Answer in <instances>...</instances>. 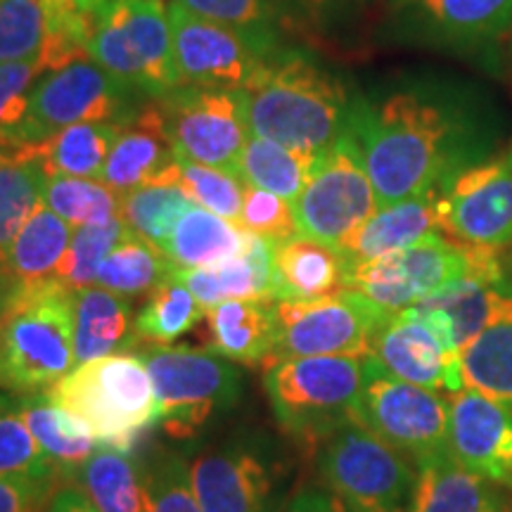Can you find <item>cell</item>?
Segmentation results:
<instances>
[{
    "label": "cell",
    "instance_id": "obj_1",
    "mask_svg": "<svg viewBox=\"0 0 512 512\" xmlns=\"http://www.w3.org/2000/svg\"><path fill=\"white\" fill-rule=\"evenodd\" d=\"M349 133L380 207L427 195L456 174L451 117L415 93H396L377 107H354Z\"/></svg>",
    "mask_w": 512,
    "mask_h": 512
},
{
    "label": "cell",
    "instance_id": "obj_2",
    "mask_svg": "<svg viewBox=\"0 0 512 512\" xmlns=\"http://www.w3.org/2000/svg\"><path fill=\"white\" fill-rule=\"evenodd\" d=\"M233 93L249 136L323 157L349 133L354 107L342 83L306 57H266Z\"/></svg>",
    "mask_w": 512,
    "mask_h": 512
},
{
    "label": "cell",
    "instance_id": "obj_3",
    "mask_svg": "<svg viewBox=\"0 0 512 512\" xmlns=\"http://www.w3.org/2000/svg\"><path fill=\"white\" fill-rule=\"evenodd\" d=\"M74 294L60 280L17 285L0 330V387L38 394L72 373Z\"/></svg>",
    "mask_w": 512,
    "mask_h": 512
},
{
    "label": "cell",
    "instance_id": "obj_4",
    "mask_svg": "<svg viewBox=\"0 0 512 512\" xmlns=\"http://www.w3.org/2000/svg\"><path fill=\"white\" fill-rule=\"evenodd\" d=\"M46 392L93 432L98 446L121 453H131L140 434L157 422L155 389L143 356L126 351L81 363Z\"/></svg>",
    "mask_w": 512,
    "mask_h": 512
},
{
    "label": "cell",
    "instance_id": "obj_5",
    "mask_svg": "<svg viewBox=\"0 0 512 512\" xmlns=\"http://www.w3.org/2000/svg\"><path fill=\"white\" fill-rule=\"evenodd\" d=\"M366 358L306 356L266 368L264 387L275 420L292 437L325 441L356 422Z\"/></svg>",
    "mask_w": 512,
    "mask_h": 512
},
{
    "label": "cell",
    "instance_id": "obj_6",
    "mask_svg": "<svg viewBox=\"0 0 512 512\" xmlns=\"http://www.w3.org/2000/svg\"><path fill=\"white\" fill-rule=\"evenodd\" d=\"M470 273L479 278L505 280L498 249L465 245L437 230L411 247L351 268L347 290L366 294L370 302L396 313L411 309L441 287Z\"/></svg>",
    "mask_w": 512,
    "mask_h": 512
},
{
    "label": "cell",
    "instance_id": "obj_7",
    "mask_svg": "<svg viewBox=\"0 0 512 512\" xmlns=\"http://www.w3.org/2000/svg\"><path fill=\"white\" fill-rule=\"evenodd\" d=\"M88 57L128 88L159 95L181 86L164 0H114L95 19Z\"/></svg>",
    "mask_w": 512,
    "mask_h": 512
},
{
    "label": "cell",
    "instance_id": "obj_8",
    "mask_svg": "<svg viewBox=\"0 0 512 512\" xmlns=\"http://www.w3.org/2000/svg\"><path fill=\"white\" fill-rule=\"evenodd\" d=\"M157 399V422L174 439H190L214 413L235 406L242 375L233 361L214 351L150 347L143 354Z\"/></svg>",
    "mask_w": 512,
    "mask_h": 512
},
{
    "label": "cell",
    "instance_id": "obj_9",
    "mask_svg": "<svg viewBox=\"0 0 512 512\" xmlns=\"http://www.w3.org/2000/svg\"><path fill=\"white\" fill-rule=\"evenodd\" d=\"M320 475L351 512H408L418 484L413 460L361 422H349L325 439Z\"/></svg>",
    "mask_w": 512,
    "mask_h": 512
},
{
    "label": "cell",
    "instance_id": "obj_10",
    "mask_svg": "<svg viewBox=\"0 0 512 512\" xmlns=\"http://www.w3.org/2000/svg\"><path fill=\"white\" fill-rule=\"evenodd\" d=\"M392 311L370 302L366 294L342 290L313 302H273L271 363L306 356L368 358L373 339Z\"/></svg>",
    "mask_w": 512,
    "mask_h": 512
},
{
    "label": "cell",
    "instance_id": "obj_11",
    "mask_svg": "<svg viewBox=\"0 0 512 512\" xmlns=\"http://www.w3.org/2000/svg\"><path fill=\"white\" fill-rule=\"evenodd\" d=\"M356 422L377 434L415 465L448 451V403L439 392L403 382L373 356L366 358V382Z\"/></svg>",
    "mask_w": 512,
    "mask_h": 512
},
{
    "label": "cell",
    "instance_id": "obj_12",
    "mask_svg": "<svg viewBox=\"0 0 512 512\" xmlns=\"http://www.w3.org/2000/svg\"><path fill=\"white\" fill-rule=\"evenodd\" d=\"M377 209L373 183L351 133L320 157L304 192L292 204L297 235L335 249Z\"/></svg>",
    "mask_w": 512,
    "mask_h": 512
},
{
    "label": "cell",
    "instance_id": "obj_13",
    "mask_svg": "<svg viewBox=\"0 0 512 512\" xmlns=\"http://www.w3.org/2000/svg\"><path fill=\"white\" fill-rule=\"evenodd\" d=\"M126 88L91 57L46 74L31 93L29 114L17 131L12 150L43 143L62 128L112 121L121 110Z\"/></svg>",
    "mask_w": 512,
    "mask_h": 512
},
{
    "label": "cell",
    "instance_id": "obj_14",
    "mask_svg": "<svg viewBox=\"0 0 512 512\" xmlns=\"http://www.w3.org/2000/svg\"><path fill=\"white\" fill-rule=\"evenodd\" d=\"M439 228L465 245H512V150L441 183Z\"/></svg>",
    "mask_w": 512,
    "mask_h": 512
},
{
    "label": "cell",
    "instance_id": "obj_15",
    "mask_svg": "<svg viewBox=\"0 0 512 512\" xmlns=\"http://www.w3.org/2000/svg\"><path fill=\"white\" fill-rule=\"evenodd\" d=\"M162 107L178 159L214 166L240 178V159L249 131L233 91L190 88L171 95Z\"/></svg>",
    "mask_w": 512,
    "mask_h": 512
},
{
    "label": "cell",
    "instance_id": "obj_16",
    "mask_svg": "<svg viewBox=\"0 0 512 512\" xmlns=\"http://www.w3.org/2000/svg\"><path fill=\"white\" fill-rule=\"evenodd\" d=\"M174 55L181 83L216 91H238L266 60L240 31L223 27L183 5H169Z\"/></svg>",
    "mask_w": 512,
    "mask_h": 512
},
{
    "label": "cell",
    "instance_id": "obj_17",
    "mask_svg": "<svg viewBox=\"0 0 512 512\" xmlns=\"http://www.w3.org/2000/svg\"><path fill=\"white\" fill-rule=\"evenodd\" d=\"M448 451L472 475L512 489V408L472 387L451 394Z\"/></svg>",
    "mask_w": 512,
    "mask_h": 512
},
{
    "label": "cell",
    "instance_id": "obj_18",
    "mask_svg": "<svg viewBox=\"0 0 512 512\" xmlns=\"http://www.w3.org/2000/svg\"><path fill=\"white\" fill-rule=\"evenodd\" d=\"M370 356L403 382L418 384L432 392L458 394L465 389L460 354L446 349L437 332L413 309L389 316L373 339Z\"/></svg>",
    "mask_w": 512,
    "mask_h": 512
},
{
    "label": "cell",
    "instance_id": "obj_19",
    "mask_svg": "<svg viewBox=\"0 0 512 512\" xmlns=\"http://www.w3.org/2000/svg\"><path fill=\"white\" fill-rule=\"evenodd\" d=\"M192 494L202 512H268L273 477L249 448H221L190 465Z\"/></svg>",
    "mask_w": 512,
    "mask_h": 512
},
{
    "label": "cell",
    "instance_id": "obj_20",
    "mask_svg": "<svg viewBox=\"0 0 512 512\" xmlns=\"http://www.w3.org/2000/svg\"><path fill=\"white\" fill-rule=\"evenodd\" d=\"M508 280L465 275L411 306L437 332L446 349L460 354L501 311Z\"/></svg>",
    "mask_w": 512,
    "mask_h": 512
},
{
    "label": "cell",
    "instance_id": "obj_21",
    "mask_svg": "<svg viewBox=\"0 0 512 512\" xmlns=\"http://www.w3.org/2000/svg\"><path fill=\"white\" fill-rule=\"evenodd\" d=\"M273 249L275 240L247 230V247L242 254L214 266L171 271V275L188 287L207 311L235 299L273 302Z\"/></svg>",
    "mask_w": 512,
    "mask_h": 512
},
{
    "label": "cell",
    "instance_id": "obj_22",
    "mask_svg": "<svg viewBox=\"0 0 512 512\" xmlns=\"http://www.w3.org/2000/svg\"><path fill=\"white\" fill-rule=\"evenodd\" d=\"M174 162L176 152L169 136L164 107H145L136 119L121 124L100 181L124 195L140 185L155 183L162 171Z\"/></svg>",
    "mask_w": 512,
    "mask_h": 512
},
{
    "label": "cell",
    "instance_id": "obj_23",
    "mask_svg": "<svg viewBox=\"0 0 512 512\" xmlns=\"http://www.w3.org/2000/svg\"><path fill=\"white\" fill-rule=\"evenodd\" d=\"M439 230V188L427 195L380 207L358 226L339 252L351 268L399 252Z\"/></svg>",
    "mask_w": 512,
    "mask_h": 512
},
{
    "label": "cell",
    "instance_id": "obj_24",
    "mask_svg": "<svg viewBox=\"0 0 512 512\" xmlns=\"http://www.w3.org/2000/svg\"><path fill=\"white\" fill-rule=\"evenodd\" d=\"M349 266L339 249L292 235L275 240L273 302H313L347 290Z\"/></svg>",
    "mask_w": 512,
    "mask_h": 512
},
{
    "label": "cell",
    "instance_id": "obj_25",
    "mask_svg": "<svg viewBox=\"0 0 512 512\" xmlns=\"http://www.w3.org/2000/svg\"><path fill=\"white\" fill-rule=\"evenodd\" d=\"M128 299L102 287H86L74 294V361H95L121 354L136 344Z\"/></svg>",
    "mask_w": 512,
    "mask_h": 512
},
{
    "label": "cell",
    "instance_id": "obj_26",
    "mask_svg": "<svg viewBox=\"0 0 512 512\" xmlns=\"http://www.w3.org/2000/svg\"><path fill=\"white\" fill-rule=\"evenodd\" d=\"M209 349L242 366L268 363L273 354V302L235 299L207 311Z\"/></svg>",
    "mask_w": 512,
    "mask_h": 512
},
{
    "label": "cell",
    "instance_id": "obj_27",
    "mask_svg": "<svg viewBox=\"0 0 512 512\" xmlns=\"http://www.w3.org/2000/svg\"><path fill=\"white\" fill-rule=\"evenodd\" d=\"M119 128L121 124L117 121H88V124L62 128L43 143L24 145L17 150L36 159L48 178L76 176L100 181Z\"/></svg>",
    "mask_w": 512,
    "mask_h": 512
},
{
    "label": "cell",
    "instance_id": "obj_28",
    "mask_svg": "<svg viewBox=\"0 0 512 512\" xmlns=\"http://www.w3.org/2000/svg\"><path fill=\"white\" fill-rule=\"evenodd\" d=\"M247 230L238 223L221 219L209 209L192 204L176 223L164 247L171 271H192L221 264L245 252Z\"/></svg>",
    "mask_w": 512,
    "mask_h": 512
},
{
    "label": "cell",
    "instance_id": "obj_29",
    "mask_svg": "<svg viewBox=\"0 0 512 512\" xmlns=\"http://www.w3.org/2000/svg\"><path fill=\"white\" fill-rule=\"evenodd\" d=\"M408 512H503L501 496L482 477L467 472L451 453L418 467Z\"/></svg>",
    "mask_w": 512,
    "mask_h": 512
},
{
    "label": "cell",
    "instance_id": "obj_30",
    "mask_svg": "<svg viewBox=\"0 0 512 512\" xmlns=\"http://www.w3.org/2000/svg\"><path fill=\"white\" fill-rule=\"evenodd\" d=\"M17 408L57 472L72 475L81 470L98 448L93 432L76 415L64 411L60 403L50 399L48 392L27 394L17 403Z\"/></svg>",
    "mask_w": 512,
    "mask_h": 512
},
{
    "label": "cell",
    "instance_id": "obj_31",
    "mask_svg": "<svg viewBox=\"0 0 512 512\" xmlns=\"http://www.w3.org/2000/svg\"><path fill=\"white\" fill-rule=\"evenodd\" d=\"M460 361L465 387L512 408V283H505L498 316L460 351Z\"/></svg>",
    "mask_w": 512,
    "mask_h": 512
},
{
    "label": "cell",
    "instance_id": "obj_32",
    "mask_svg": "<svg viewBox=\"0 0 512 512\" xmlns=\"http://www.w3.org/2000/svg\"><path fill=\"white\" fill-rule=\"evenodd\" d=\"M72 238L74 228L43 202L19 230L3 268L17 285L55 280Z\"/></svg>",
    "mask_w": 512,
    "mask_h": 512
},
{
    "label": "cell",
    "instance_id": "obj_33",
    "mask_svg": "<svg viewBox=\"0 0 512 512\" xmlns=\"http://www.w3.org/2000/svg\"><path fill=\"white\" fill-rule=\"evenodd\" d=\"M318 162V155L292 150V147L273 143L268 138L249 136L240 159V178L252 188L273 192L294 204L304 192Z\"/></svg>",
    "mask_w": 512,
    "mask_h": 512
},
{
    "label": "cell",
    "instance_id": "obj_34",
    "mask_svg": "<svg viewBox=\"0 0 512 512\" xmlns=\"http://www.w3.org/2000/svg\"><path fill=\"white\" fill-rule=\"evenodd\" d=\"M81 484L98 512H150L145 477L128 453L100 446L81 467Z\"/></svg>",
    "mask_w": 512,
    "mask_h": 512
},
{
    "label": "cell",
    "instance_id": "obj_35",
    "mask_svg": "<svg viewBox=\"0 0 512 512\" xmlns=\"http://www.w3.org/2000/svg\"><path fill=\"white\" fill-rule=\"evenodd\" d=\"M48 176L43 166L19 150L0 157V266L8 261L19 230L43 204Z\"/></svg>",
    "mask_w": 512,
    "mask_h": 512
},
{
    "label": "cell",
    "instance_id": "obj_36",
    "mask_svg": "<svg viewBox=\"0 0 512 512\" xmlns=\"http://www.w3.org/2000/svg\"><path fill=\"white\" fill-rule=\"evenodd\" d=\"M171 275V264L162 249L140 238L126 228L121 240L107 254L98 271V283L102 290H110L119 297L131 299L138 294L152 292Z\"/></svg>",
    "mask_w": 512,
    "mask_h": 512
},
{
    "label": "cell",
    "instance_id": "obj_37",
    "mask_svg": "<svg viewBox=\"0 0 512 512\" xmlns=\"http://www.w3.org/2000/svg\"><path fill=\"white\" fill-rule=\"evenodd\" d=\"M188 192L178 185L147 183L136 190H128L121 195L119 219L124 226L140 238L155 245L157 249L166 247L171 233L181 216L192 207Z\"/></svg>",
    "mask_w": 512,
    "mask_h": 512
},
{
    "label": "cell",
    "instance_id": "obj_38",
    "mask_svg": "<svg viewBox=\"0 0 512 512\" xmlns=\"http://www.w3.org/2000/svg\"><path fill=\"white\" fill-rule=\"evenodd\" d=\"M202 306L192 292L174 275L162 280L147 294V302L138 311L133 328L138 342H150L152 347H169L185 332H190L202 318Z\"/></svg>",
    "mask_w": 512,
    "mask_h": 512
},
{
    "label": "cell",
    "instance_id": "obj_39",
    "mask_svg": "<svg viewBox=\"0 0 512 512\" xmlns=\"http://www.w3.org/2000/svg\"><path fill=\"white\" fill-rule=\"evenodd\" d=\"M155 183L178 185V188L188 192V197L195 204L240 226L242 202H245L247 188L240 178L230 176L221 169H214V166H204L190 162V159L176 157V162L169 169H164Z\"/></svg>",
    "mask_w": 512,
    "mask_h": 512
},
{
    "label": "cell",
    "instance_id": "obj_40",
    "mask_svg": "<svg viewBox=\"0 0 512 512\" xmlns=\"http://www.w3.org/2000/svg\"><path fill=\"white\" fill-rule=\"evenodd\" d=\"M43 202L69 226L81 228L119 219L121 195L95 178L53 176L46 183Z\"/></svg>",
    "mask_w": 512,
    "mask_h": 512
},
{
    "label": "cell",
    "instance_id": "obj_41",
    "mask_svg": "<svg viewBox=\"0 0 512 512\" xmlns=\"http://www.w3.org/2000/svg\"><path fill=\"white\" fill-rule=\"evenodd\" d=\"M55 475L57 467L41 451L19 408L0 401V479L55 484Z\"/></svg>",
    "mask_w": 512,
    "mask_h": 512
},
{
    "label": "cell",
    "instance_id": "obj_42",
    "mask_svg": "<svg viewBox=\"0 0 512 512\" xmlns=\"http://www.w3.org/2000/svg\"><path fill=\"white\" fill-rule=\"evenodd\" d=\"M432 22L451 38L477 41L512 22V0H422Z\"/></svg>",
    "mask_w": 512,
    "mask_h": 512
},
{
    "label": "cell",
    "instance_id": "obj_43",
    "mask_svg": "<svg viewBox=\"0 0 512 512\" xmlns=\"http://www.w3.org/2000/svg\"><path fill=\"white\" fill-rule=\"evenodd\" d=\"M126 233V226L121 219L110 223H100V226H81L74 230L72 245L64 254L57 278L64 287L72 292H81L86 287H93L98 280V271L107 254L112 252L114 245Z\"/></svg>",
    "mask_w": 512,
    "mask_h": 512
},
{
    "label": "cell",
    "instance_id": "obj_44",
    "mask_svg": "<svg viewBox=\"0 0 512 512\" xmlns=\"http://www.w3.org/2000/svg\"><path fill=\"white\" fill-rule=\"evenodd\" d=\"M192 15H200L223 27L240 31L261 57L273 46L271 24L275 19L273 0H174Z\"/></svg>",
    "mask_w": 512,
    "mask_h": 512
},
{
    "label": "cell",
    "instance_id": "obj_45",
    "mask_svg": "<svg viewBox=\"0 0 512 512\" xmlns=\"http://www.w3.org/2000/svg\"><path fill=\"white\" fill-rule=\"evenodd\" d=\"M48 34L41 0H0V64L36 60Z\"/></svg>",
    "mask_w": 512,
    "mask_h": 512
},
{
    "label": "cell",
    "instance_id": "obj_46",
    "mask_svg": "<svg viewBox=\"0 0 512 512\" xmlns=\"http://www.w3.org/2000/svg\"><path fill=\"white\" fill-rule=\"evenodd\" d=\"M43 67L36 60L0 64V145L12 150L17 131L29 114L31 93L41 81Z\"/></svg>",
    "mask_w": 512,
    "mask_h": 512
},
{
    "label": "cell",
    "instance_id": "obj_47",
    "mask_svg": "<svg viewBox=\"0 0 512 512\" xmlns=\"http://www.w3.org/2000/svg\"><path fill=\"white\" fill-rule=\"evenodd\" d=\"M150 512H202L192 494L190 467L185 460L162 458L145 475Z\"/></svg>",
    "mask_w": 512,
    "mask_h": 512
},
{
    "label": "cell",
    "instance_id": "obj_48",
    "mask_svg": "<svg viewBox=\"0 0 512 512\" xmlns=\"http://www.w3.org/2000/svg\"><path fill=\"white\" fill-rule=\"evenodd\" d=\"M247 185V183H245ZM240 226L249 233L264 235L271 240H287L297 235V221H294L292 204L273 192L245 188V202H242Z\"/></svg>",
    "mask_w": 512,
    "mask_h": 512
},
{
    "label": "cell",
    "instance_id": "obj_49",
    "mask_svg": "<svg viewBox=\"0 0 512 512\" xmlns=\"http://www.w3.org/2000/svg\"><path fill=\"white\" fill-rule=\"evenodd\" d=\"M55 484L31 479H0V512H48Z\"/></svg>",
    "mask_w": 512,
    "mask_h": 512
},
{
    "label": "cell",
    "instance_id": "obj_50",
    "mask_svg": "<svg viewBox=\"0 0 512 512\" xmlns=\"http://www.w3.org/2000/svg\"><path fill=\"white\" fill-rule=\"evenodd\" d=\"M46 8L48 34L55 38H91L95 19L81 15L76 0H41Z\"/></svg>",
    "mask_w": 512,
    "mask_h": 512
},
{
    "label": "cell",
    "instance_id": "obj_51",
    "mask_svg": "<svg viewBox=\"0 0 512 512\" xmlns=\"http://www.w3.org/2000/svg\"><path fill=\"white\" fill-rule=\"evenodd\" d=\"M285 512H351L342 498L323 489H304L292 498Z\"/></svg>",
    "mask_w": 512,
    "mask_h": 512
},
{
    "label": "cell",
    "instance_id": "obj_52",
    "mask_svg": "<svg viewBox=\"0 0 512 512\" xmlns=\"http://www.w3.org/2000/svg\"><path fill=\"white\" fill-rule=\"evenodd\" d=\"M48 512H98L95 505L88 501V496L83 494L76 486H62L53 494Z\"/></svg>",
    "mask_w": 512,
    "mask_h": 512
},
{
    "label": "cell",
    "instance_id": "obj_53",
    "mask_svg": "<svg viewBox=\"0 0 512 512\" xmlns=\"http://www.w3.org/2000/svg\"><path fill=\"white\" fill-rule=\"evenodd\" d=\"M17 290V283L10 278V273L0 266V330H3L5 316H8L12 294Z\"/></svg>",
    "mask_w": 512,
    "mask_h": 512
},
{
    "label": "cell",
    "instance_id": "obj_54",
    "mask_svg": "<svg viewBox=\"0 0 512 512\" xmlns=\"http://www.w3.org/2000/svg\"><path fill=\"white\" fill-rule=\"evenodd\" d=\"M110 3H114V0H76V8H79L81 15L98 19L100 12L105 10Z\"/></svg>",
    "mask_w": 512,
    "mask_h": 512
},
{
    "label": "cell",
    "instance_id": "obj_55",
    "mask_svg": "<svg viewBox=\"0 0 512 512\" xmlns=\"http://www.w3.org/2000/svg\"><path fill=\"white\" fill-rule=\"evenodd\" d=\"M306 3L316 5V8H318V5H325V3H328V0H306Z\"/></svg>",
    "mask_w": 512,
    "mask_h": 512
},
{
    "label": "cell",
    "instance_id": "obj_56",
    "mask_svg": "<svg viewBox=\"0 0 512 512\" xmlns=\"http://www.w3.org/2000/svg\"><path fill=\"white\" fill-rule=\"evenodd\" d=\"M5 155H8V150H5V147L0 145V157H5Z\"/></svg>",
    "mask_w": 512,
    "mask_h": 512
},
{
    "label": "cell",
    "instance_id": "obj_57",
    "mask_svg": "<svg viewBox=\"0 0 512 512\" xmlns=\"http://www.w3.org/2000/svg\"><path fill=\"white\" fill-rule=\"evenodd\" d=\"M399 3H411V0H399Z\"/></svg>",
    "mask_w": 512,
    "mask_h": 512
},
{
    "label": "cell",
    "instance_id": "obj_58",
    "mask_svg": "<svg viewBox=\"0 0 512 512\" xmlns=\"http://www.w3.org/2000/svg\"><path fill=\"white\" fill-rule=\"evenodd\" d=\"M0 401H3V399H0Z\"/></svg>",
    "mask_w": 512,
    "mask_h": 512
}]
</instances>
